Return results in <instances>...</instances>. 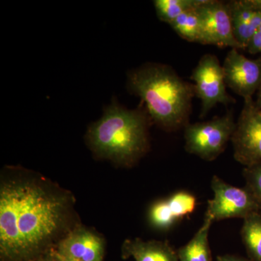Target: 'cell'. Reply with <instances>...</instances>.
<instances>
[{
    "mask_svg": "<svg viewBox=\"0 0 261 261\" xmlns=\"http://www.w3.org/2000/svg\"><path fill=\"white\" fill-rule=\"evenodd\" d=\"M213 220L205 215L203 223L193 238L177 250L178 261H211L209 233Z\"/></svg>",
    "mask_w": 261,
    "mask_h": 261,
    "instance_id": "13",
    "label": "cell"
},
{
    "mask_svg": "<svg viewBox=\"0 0 261 261\" xmlns=\"http://www.w3.org/2000/svg\"><path fill=\"white\" fill-rule=\"evenodd\" d=\"M241 237L249 258L261 261V212L253 213L243 219Z\"/></svg>",
    "mask_w": 261,
    "mask_h": 261,
    "instance_id": "14",
    "label": "cell"
},
{
    "mask_svg": "<svg viewBox=\"0 0 261 261\" xmlns=\"http://www.w3.org/2000/svg\"><path fill=\"white\" fill-rule=\"evenodd\" d=\"M233 35L241 49L247 44L261 25V0H232L226 3Z\"/></svg>",
    "mask_w": 261,
    "mask_h": 261,
    "instance_id": "11",
    "label": "cell"
},
{
    "mask_svg": "<svg viewBox=\"0 0 261 261\" xmlns=\"http://www.w3.org/2000/svg\"><path fill=\"white\" fill-rule=\"evenodd\" d=\"M214 198L208 200L205 215L213 221L241 218L261 212V200L250 190L226 183L217 176L211 180Z\"/></svg>",
    "mask_w": 261,
    "mask_h": 261,
    "instance_id": "5",
    "label": "cell"
},
{
    "mask_svg": "<svg viewBox=\"0 0 261 261\" xmlns=\"http://www.w3.org/2000/svg\"><path fill=\"white\" fill-rule=\"evenodd\" d=\"M231 142L235 161L245 167L261 163V108L252 98L244 99Z\"/></svg>",
    "mask_w": 261,
    "mask_h": 261,
    "instance_id": "7",
    "label": "cell"
},
{
    "mask_svg": "<svg viewBox=\"0 0 261 261\" xmlns=\"http://www.w3.org/2000/svg\"><path fill=\"white\" fill-rule=\"evenodd\" d=\"M8 173L0 185V259L29 261L56 248L72 229L73 198L32 172Z\"/></svg>",
    "mask_w": 261,
    "mask_h": 261,
    "instance_id": "1",
    "label": "cell"
},
{
    "mask_svg": "<svg viewBox=\"0 0 261 261\" xmlns=\"http://www.w3.org/2000/svg\"><path fill=\"white\" fill-rule=\"evenodd\" d=\"M236 123L231 111L211 121L189 123L185 128V149L204 161H214L231 140Z\"/></svg>",
    "mask_w": 261,
    "mask_h": 261,
    "instance_id": "4",
    "label": "cell"
},
{
    "mask_svg": "<svg viewBox=\"0 0 261 261\" xmlns=\"http://www.w3.org/2000/svg\"><path fill=\"white\" fill-rule=\"evenodd\" d=\"M201 0H155L153 2L158 17L170 24L187 10L197 8Z\"/></svg>",
    "mask_w": 261,
    "mask_h": 261,
    "instance_id": "16",
    "label": "cell"
},
{
    "mask_svg": "<svg viewBox=\"0 0 261 261\" xmlns=\"http://www.w3.org/2000/svg\"><path fill=\"white\" fill-rule=\"evenodd\" d=\"M246 50L252 55L261 54V25L247 44Z\"/></svg>",
    "mask_w": 261,
    "mask_h": 261,
    "instance_id": "20",
    "label": "cell"
},
{
    "mask_svg": "<svg viewBox=\"0 0 261 261\" xmlns=\"http://www.w3.org/2000/svg\"><path fill=\"white\" fill-rule=\"evenodd\" d=\"M255 103H256L257 107L261 108V84L257 92V99L255 100Z\"/></svg>",
    "mask_w": 261,
    "mask_h": 261,
    "instance_id": "23",
    "label": "cell"
},
{
    "mask_svg": "<svg viewBox=\"0 0 261 261\" xmlns=\"http://www.w3.org/2000/svg\"><path fill=\"white\" fill-rule=\"evenodd\" d=\"M56 250L75 261H103L105 241L93 230L77 226L62 239Z\"/></svg>",
    "mask_w": 261,
    "mask_h": 261,
    "instance_id": "10",
    "label": "cell"
},
{
    "mask_svg": "<svg viewBox=\"0 0 261 261\" xmlns=\"http://www.w3.org/2000/svg\"><path fill=\"white\" fill-rule=\"evenodd\" d=\"M222 66L226 87L244 99L252 98L261 84V57L250 59L231 49Z\"/></svg>",
    "mask_w": 261,
    "mask_h": 261,
    "instance_id": "9",
    "label": "cell"
},
{
    "mask_svg": "<svg viewBox=\"0 0 261 261\" xmlns=\"http://www.w3.org/2000/svg\"><path fill=\"white\" fill-rule=\"evenodd\" d=\"M123 259L135 261H178L177 252L167 242L127 239L121 247Z\"/></svg>",
    "mask_w": 261,
    "mask_h": 261,
    "instance_id": "12",
    "label": "cell"
},
{
    "mask_svg": "<svg viewBox=\"0 0 261 261\" xmlns=\"http://www.w3.org/2000/svg\"><path fill=\"white\" fill-rule=\"evenodd\" d=\"M196 10L200 22V44L241 49L233 35L226 3L201 0Z\"/></svg>",
    "mask_w": 261,
    "mask_h": 261,
    "instance_id": "8",
    "label": "cell"
},
{
    "mask_svg": "<svg viewBox=\"0 0 261 261\" xmlns=\"http://www.w3.org/2000/svg\"><path fill=\"white\" fill-rule=\"evenodd\" d=\"M166 200L173 216L177 221L192 214L197 206L195 196L186 191L176 192Z\"/></svg>",
    "mask_w": 261,
    "mask_h": 261,
    "instance_id": "17",
    "label": "cell"
},
{
    "mask_svg": "<svg viewBox=\"0 0 261 261\" xmlns=\"http://www.w3.org/2000/svg\"><path fill=\"white\" fill-rule=\"evenodd\" d=\"M243 176L246 181V188L261 200V163L245 167Z\"/></svg>",
    "mask_w": 261,
    "mask_h": 261,
    "instance_id": "19",
    "label": "cell"
},
{
    "mask_svg": "<svg viewBox=\"0 0 261 261\" xmlns=\"http://www.w3.org/2000/svg\"><path fill=\"white\" fill-rule=\"evenodd\" d=\"M57 253H58V257H59L60 260L61 261H75L73 260H71V259L68 258V257L63 256V255H61V254L58 253V251H57Z\"/></svg>",
    "mask_w": 261,
    "mask_h": 261,
    "instance_id": "24",
    "label": "cell"
},
{
    "mask_svg": "<svg viewBox=\"0 0 261 261\" xmlns=\"http://www.w3.org/2000/svg\"><path fill=\"white\" fill-rule=\"evenodd\" d=\"M149 118L145 108L130 111L113 103L102 118L89 127L91 149L102 159L132 166L148 150Z\"/></svg>",
    "mask_w": 261,
    "mask_h": 261,
    "instance_id": "3",
    "label": "cell"
},
{
    "mask_svg": "<svg viewBox=\"0 0 261 261\" xmlns=\"http://www.w3.org/2000/svg\"><path fill=\"white\" fill-rule=\"evenodd\" d=\"M29 261H61L56 248L51 249V250L39 255V256L34 257L32 260Z\"/></svg>",
    "mask_w": 261,
    "mask_h": 261,
    "instance_id": "21",
    "label": "cell"
},
{
    "mask_svg": "<svg viewBox=\"0 0 261 261\" xmlns=\"http://www.w3.org/2000/svg\"><path fill=\"white\" fill-rule=\"evenodd\" d=\"M216 261H252L250 258L247 259L245 257L238 256V255H220L217 257Z\"/></svg>",
    "mask_w": 261,
    "mask_h": 261,
    "instance_id": "22",
    "label": "cell"
},
{
    "mask_svg": "<svg viewBox=\"0 0 261 261\" xmlns=\"http://www.w3.org/2000/svg\"><path fill=\"white\" fill-rule=\"evenodd\" d=\"M195 96L201 100L200 117H204L217 104L227 106L236 102L226 92L224 70L217 57L206 54L192 71Z\"/></svg>",
    "mask_w": 261,
    "mask_h": 261,
    "instance_id": "6",
    "label": "cell"
},
{
    "mask_svg": "<svg viewBox=\"0 0 261 261\" xmlns=\"http://www.w3.org/2000/svg\"><path fill=\"white\" fill-rule=\"evenodd\" d=\"M197 8L187 10L169 24L173 31L187 42H200V22Z\"/></svg>",
    "mask_w": 261,
    "mask_h": 261,
    "instance_id": "15",
    "label": "cell"
},
{
    "mask_svg": "<svg viewBox=\"0 0 261 261\" xmlns=\"http://www.w3.org/2000/svg\"><path fill=\"white\" fill-rule=\"evenodd\" d=\"M149 221L154 228L168 229L177 222L168 205L167 200L154 202L149 211Z\"/></svg>",
    "mask_w": 261,
    "mask_h": 261,
    "instance_id": "18",
    "label": "cell"
},
{
    "mask_svg": "<svg viewBox=\"0 0 261 261\" xmlns=\"http://www.w3.org/2000/svg\"><path fill=\"white\" fill-rule=\"evenodd\" d=\"M128 87L145 103L149 118L167 132L190 123L194 84L182 80L171 67L149 63L128 74Z\"/></svg>",
    "mask_w": 261,
    "mask_h": 261,
    "instance_id": "2",
    "label": "cell"
}]
</instances>
